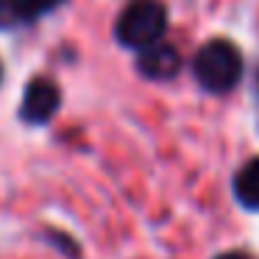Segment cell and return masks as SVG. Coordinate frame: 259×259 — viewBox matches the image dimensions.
<instances>
[{"instance_id":"obj_2","label":"cell","mask_w":259,"mask_h":259,"mask_svg":"<svg viewBox=\"0 0 259 259\" xmlns=\"http://www.w3.org/2000/svg\"><path fill=\"white\" fill-rule=\"evenodd\" d=\"M167 31V9L156 0H134L114 23V39L128 51H148L159 45Z\"/></svg>"},{"instance_id":"obj_9","label":"cell","mask_w":259,"mask_h":259,"mask_svg":"<svg viewBox=\"0 0 259 259\" xmlns=\"http://www.w3.org/2000/svg\"><path fill=\"white\" fill-rule=\"evenodd\" d=\"M0 78H3V67H0Z\"/></svg>"},{"instance_id":"obj_6","label":"cell","mask_w":259,"mask_h":259,"mask_svg":"<svg viewBox=\"0 0 259 259\" xmlns=\"http://www.w3.org/2000/svg\"><path fill=\"white\" fill-rule=\"evenodd\" d=\"M234 198L251 212H259V156L248 159L234 176Z\"/></svg>"},{"instance_id":"obj_10","label":"cell","mask_w":259,"mask_h":259,"mask_svg":"<svg viewBox=\"0 0 259 259\" xmlns=\"http://www.w3.org/2000/svg\"><path fill=\"white\" fill-rule=\"evenodd\" d=\"M256 84H259V78H256Z\"/></svg>"},{"instance_id":"obj_1","label":"cell","mask_w":259,"mask_h":259,"mask_svg":"<svg viewBox=\"0 0 259 259\" xmlns=\"http://www.w3.org/2000/svg\"><path fill=\"white\" fill-rule=\"evenodd\" d=\"M198 84L212 95H226L231 92L242 78V56L234 42L229 39H212L201 45L192 62Z\"/></svg>"},{"instance_id":"obj_8","label":"cell","mask_w":259,"mask_h":259,"mask_svg":"<svg viewBox=\"0 0 259 259\" xmlns=\"http://www.w3.org/2000/svg\"><path fill=\"white\" fill-rule=\"evenodd\" d=\"M214 259H253V256H248V253H242V251H226V253H220V256H214Z\"/></svg>"},{"instance_id":"obj_5","label":"cell","mask_w":259,"mask_h":259,"mask_svg":"<svg viewBox=\"0 0 259 259\" xmlns=\"http://www.w3.org/2000/svg\"><path fill=\"white\" fill-rule=\"evenodd\" d=\"M64 0H0V28H14L20 23H34L56 12Z\"/></svg>"},{"instance_id":"obj_3","label":"cell","mask_w":259,"mask_h":259,"mask_svg":"<svg viewBox=\"0 0 259 259\" xmlns=\"http://www.w3.org/2000/svg\"><path fill=\"white\" fill-rule=\"evenodd\" d=\"M62 106V90L51 78H34L23 92L20 120L28 125H45Z\"/></svg>"},{"instance_id":"obj_7","label":"cell","mask_w":259,"mask_h":259,"mask_svg":"<svg viewBox=\"0 0 259 259\" xmlns=\"http://www.w3.org/2000/svg\"><path fill=\"white\" fill-rule=\"evenodd\" d=\"M48 240L53 242V245H59L64 251V256H70V259H78V245H75V240H70V237H64L62 231H56V229H51V234H48Z\"/></svg>"},{"instance_id":"obj_4","label":"cell","mask_w":259,"mask_h":259,"mask_svg":"<svg viewBox=\"0 0 259 259\" xmlns=\"http://www.w3.org/2000/svg\"><path fill=\"white\" fill-rule=\"evenodd\" d=\"M137 70H140V75H145V78H151V81H170V78H176V73L181 70V56L173 45L159 42V45H153V48H148V51L140 53Z\"/></svg>"}]
</instances>
